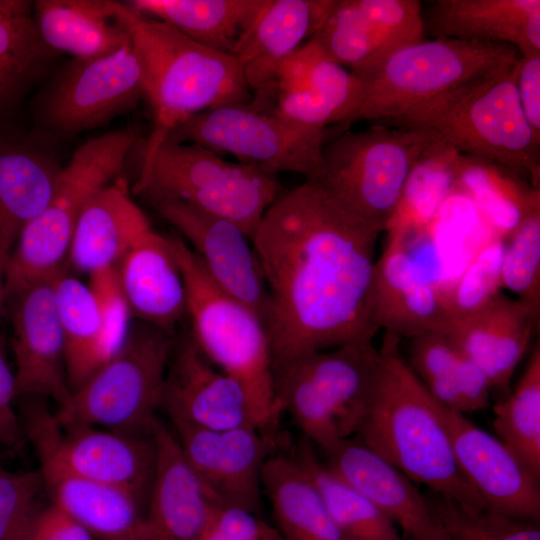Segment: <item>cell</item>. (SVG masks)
<instances>
[{"instance_id": "43", "label": "cell", "mask_w": 540, "mask_h": 540, "mask_svg": "<svg viewBox=\"0 0 540 540\" xmlns=\"http://www.w3.org/2000/svg\"><path fill=\"white\" fill-rule=\"evenodd\" d=\"M444 532L472 540H540L539 522L512 517L492 509L471 511L437 494L425 496Z\"/></svg>"}, {"instance_id": "15", "label": "cell", "mask_w": 540, "mask_h": 540, "mask_svg": "<svg viewBox=\"0 0 540 540\" xmlns=\"http://www.w3.org/2000/svg\"><path fill=\"white\" fill-rule=\"evenodd\" d=\"M418 0H335L312 39L359 78L396 51L425 40Z\"/></svg>"}, {"instance_id": "22", "label": "cell", "mask_w": 540, "mask_h": 540, "mask_svg": "<svg viewBox=\"0 0 540 540\" xmlns=\"http://www.w3.org/2000/svg\"><path fill=\"white\" fill-rule=\"evenodd\" d=\"M372 309L378 331L400 339L448 328L445 287L422 269L409 238L387 236L376 259Z\"/></svg>"}, {"instance_id": "6", "label": "cell", "mask_w": 540, "mask_h": 540, "mask_svg": "<svg viewBox=\"0 0 540 540\" xmlns=\"http://www.w3.org/2000/svg\"><path fill=\"white\" fill-rule=\"evenodd\" d=\"M186 287V317L195 344L246 391L270 431L283 413L276 399L265 324L251 308L218 288L186 244L168 236Z\"/></svg>"}, {"instance_id": "8", "label": "cell", "mask_w": 540, "mask_h": 540, "mask_svg": "<svg viewBox=\"0 0 540 540\" xmlns=\"http://www.w3.org/2000/svg\"><path fill=\"white\" fill-rule=\"evenodd\" d=\"M133 191L148 199H176L230 220L250 239L283 192L277 176L228 161L198 144L169 141L141 161Z\"/></svg>"}, {"instance_id": "48", "label": "cell", "mask_w": 540, "mask_h": 540, "mask_svg": "<svg viewBox=\"0 0 540 540\" xmlns=\"http://www.w3.org/2000/svg\"><path fill=\"white\" fill-rule=\"evenodd\" d=\"M15 377L7 361L5 338L0 335V445L11 450L22 446L25 435L13 402Z\"/></svg>"}, {"instance_id": "18", "label": "cell", "mask_w": 540, "mask_h": 540, "mask_svg": "<svg viewBox=\"0 0 540 540\" xmlns=\"http://www.w3.org/2000/svg\"><path fill=\"white\" fill-rule=\"evenodd\" d=\"M149 201L185 238L212 282L265 322L268 289L250 237L230 220L182 201L162 197Z\"/></svg>"}, {"instance_id": "32", "label": "cell", "mask_w": 540, "mask_h": 540, "mask_svg": "<svg viewBox=\"0 0 540 540\" xmlns=\"http://www.w3.org/2000/svg\"><path fill=\"white\" fill-rule=\"evenodd\" d=\"M405 358L442 406L465 414L489 405L492 391L487 378L446 330L429 331L410 338Z\"/></svg>"}, {"instance_id": "17", "label": "cell", "mask_w": 540, "mask_h": 540, "mask_svg": "<svg viewBox=\"0 0 540 540\" xmlns=\"http://www.w3.org/2000/svg\"><path fill=\"white\" fill-rule=\"evenodd\" d=\"M361 78L328 56L311 38L279 68L270 87L254 93L280 115L302 126L344 131L359 109Z\"/></svg>"}, {"instance_id": "37", "label": "cell", "mask_w": 540, "mask_h": 540, "mask_svg": "<svg viewBox=\"0 0 540 540\" xmlns=\"http://www.w3.org/2000/svg\"><path fill=\"white\" fill-rule=\"evenodd\" d=\"M53 288L72 392L106 362L101 315L89 285L68 275L65 269L55 276Z\"/></svg>"}, {"instance_id": "9", "label": "cell", "mask_w": 540, "mask_h": 540, "mask_svg": "<svg viewBox=\"0 0 540 540\" xmlns=\"http://www.w3.org/2000/svg\"><path fill=\"white\" fill-rule=\"evenodd\" d=\"M175 339L142 321L132 326L120 350L72 391L66 410L55 413L58 422L151 435Z\"/></svg>"}, {"instance_id": "53", "label": "cell", "mask_w": 540, "mask_h": 540, "mask_svg": "<svg viewBox=\"0 0 540 540\" xmlns=\"http://www.w3.org/2000/svg\"><path fill=\"white\" fill-rule=\"evenodd\" d=\"M6 301L3 274L0 273V310L3 303Z\"/></svg>"}, {"instance_id": "35", "label": "cell", "mask_w": 540, "mask_h": 540, "mask_svg": "<svg viewBox=\"0 0 540 540\" xmlns=\"http://www.w3.org/2000/svg\"><path fill=\"white\" fill-rule=\"evenodd\" d=\"M460 157L453 148L431 136L385 227L387 236L408 238L431 230L442 205L455 193Z\"/></svg>"}, {"instance_id": "2", "label": "cell", "mask_w": 540, "mask_h": 540, "mask_svg": "<svg viewBox=\"0 0 540 540\" xmlns=\"http://www.w3.org/2000/svg\"><path fill=\"white\" fill-rule=\"evenodd\" d=\"M400 342L384 332L375 389L355 436L431 493L467 510L487 509L458 467L442 405L413 372Z\"/></svg>"}, {"instance_id": "1", "label": "cell", "mask_w": 540, "mask_h": 540, "mask_svg": "<svg viewBox=\"0 0 540 540\" xmlns=\"http://www.w3.org/2000/svg\"><path fill=\"white\" fill-rule=\"evenodd\" d=\"M384 229L305 180L271 204L251 242L268 289L273 364L373 340L376 245Z\"/></svg>"}, {"instance_id": "40", "label": "cell", "mask_w": 540, "mask_h": 540, "mask_svg": "<svg viewBox=\"0 0 540 540\" xmlns=\"http://www.w3.org/2000/svg\"><path fill=\"white\" fill-rule=\"evenodd\" d=\"M492 427L505 443L540 478V345L537 342L526 368L514 387L493 407Z\"/></svg>"}, {"instance_id": "44", "label": "cell", "mask_w": 540, "mask_h": 540, "mask_svg": "<svg viewBox=\"0 0 540 540\" xmlns=\"http://www.w3.org/2000/svg\"><path fill=\"white\" fill-rule=\"evenodd\" d=\"M504 247L505 240L493 237L479 250L455 283L445 287L450 323L479 312L502 292Z\"/></svg>"}, {"instance_id": "51", "label": "cell", "mask_w": 540, "mask_h": 540, "mask_svg": "<svg viewBox=\"0 0 540 540\" xmlns=\"http://www.w3.org/2000/svg\"><path fill=\"white\" fill-rule=\"evenodd\" d=\"M28 86L0 65V135L10 123Z\"/></svg>"}, {"instance_id": "24", "label": "cell", "mask_w": 540, "mask_h": 540, "mask_svg": "<svg viewBox=\"0 0 540 540\" xmlns=\"http://www.w3.org/2000/svg\"><path fill=\"white\" fill-rule=\"evenodd\" d=\"M540 309L501 292L479 312L447 329L460 349L504 397L513 374L539 330Z\"/></svg>"}, {"instance_id": "36", "label": "cell", "mask_w": 540, "mask_h": 540, "mask_svg": "<svg viewBox=\"0 0 540 540\" xmlns=\"http://www.w3.org/2000/svg\"><path fill=\"white\" fill-rule=\"evenodd\" d=\"M263 0H130L137 12L160 20L190 39L232 54Z\"/></svg>"}, {"instance_id": "28", "label": "cell", "mask_w": 540, "mask_h": 540, "mask_svg": "<svg viewBox=\"0 0 540 540\" xmlns=\"http://www.w3.org/2000/svg\"><path fill=\"white\" fill-rule=\"evenodd\" d=\"M131 312L140 321L174 333L186 317V287L169 237L147 230L116 266Z\"/></svg>"}, {"instance_id": "38", "label": "cell", "mask_w": 540, "mask_h": 540, "mask_svg": "<svg viewBox=\"0 0 540 540\" xmlns=\"http://www.w3.org/2000/svg\"><path fill=\"white\" fill-rule=\"evenodd\" d=\"M305 469L339 530L348 540H405L361 492L335 473L302 438L291 453Z\"/></svg>"}, {"instance_id": "21", "label": "cell", "mask_w": 540, "mask_h": 540, "mask_svg": "<svg viewBox=\"0 0 540 540\" xmlns=\"http://www.w3.org/2000/svg\"><path fill=\"white\" fill-rule=\"evenodd\" d=\"M54 278L36 283L11 299V346L16 363V397L51 398L61 412L69 407L72 392L54 300Z\"/></svg>"}, {"instance_id": "34", "label": "cell", "mask_w": 540, "mask_h": 540, "mask_svg": "<svg viewBox=\"0 0 540 540\" xmlns=\"http://www.w3.org/2000/svg\"><path fill=\"white\" fill-rule=\"evenodd\" d=\"M33 13L45 44L73 58L109 54L129 39L112 17L111 0H37Z\"/></svg>"}, {"instance_id": "29", "label": "cell", "mask_w": 540, "mask_h": 540, "mask_svg": "<svg viewBox=\"0 0 540 540\" xmlns=\"http://www.w3.org/2000/svg\"><path fill=\"white\" fill-rule=\"evenodd\" d=\"M425 31L434 38L501 43L540 55V0L429 1Z\"/></svg>"}, {"instance_id": "19", "label": "cell", "mask_w": 540, "mask_h": 540, "mask_svg": "<svg viewBox=\"0 0 540 540\" xmlns=\"http://www.w3.org/2000/svg\"><path fill=\"white\" fill-rule=\"evenodd\" d=\"M160 409L171 422L214 430L254 427L270 434L245 389L202 354L189 331L175 339Z\"/></svg>"}, {"instance_id": "12", "label": "cell", "mask_w": 540, "mask_h": 540, "mask_svg": "<svg viewBox=\"0 0 540 540\" xmlns=\"http://www.w3.org/2000/svg\"><path fill=\"white\" fill-rule=\"evenodd\" d=\"M19 399L18 414L23 432L39 462L123 489L146 509L156 465L152 434H128L80 424L61 425L44 398L24 396Z\"/></svg>"}, {"instance_id": "41", "label": "cell", "mask_w": 540, "mask_h": 540, "mask_svg": "<svg viewBox=\"0 0 540 540\" xmlns=\"http://www.w3.org/2000/svg\"><path fill=\"white\" fill-rule=\"evenodd\" d=\"M56 53L43 41L33 2L0 0V65L29 86Z\"/></svg>"}, {"instance_id": "27", "label": "cell", "mask_w": 540, "mask_h": 540, "mask_svg": "<svg viewBox=\"0 0 540 540\" xmlns=\"http://www.w3.org/2000/svg\"><path fill=\"white\" fill-rule=\"evenodd\" d=\"M61 166L42 143L0 135V273L19 236L49 203Z\"/></svg>"}, {"instance_id": "30", "label": "cell", "mask_w": 540, "mask_h": 540, "mask_svg": "<svg viewBox=\"0 0 540 540\" xmlns=\"http://www.w3.org/2000/svg\"><path fill=\"white\" fill-rule=\"evenodd\" d=\"M151 228L132 198L127 179L118 176L85 204L76 223L67 261L88 275L116 267L135 242Z\"/></svg>"}, {"instance_id": "14", "label": "cell", "mask_w": 540, "mask_h": 540, "mask_svg": "<svg viewBox=\"0 0 540 540\" xmlns=\"http://www.w3.org/2000/svg\"><path fill=\"white\" fill-rule=\"evenodd\" d=\"M143 96L142 66L129 38L109 54L66 62L35 99L36 126L47 137H72L130 111Z\"/></svg>"}, {"instance_id": "3", "label": "cell", "mask_w": 540, "mask_h": 540, "mask_svg": "<svg viewBox=\"0 0 540 540\" xmlns=\"http://www.w3.org/2000/svg\"><path fill=\"white\" fill-rule=\"evenodd\" d=\"M112 17L127 32L140 59L144 97L153 114L142 161L189 117L251 100V90L232 54L200 44L126 2L112 1Z\"/></svg>"}, {"instance_id": "55", "label": "cell", "mask_w": 540, "mask_h": 540, "mask_svg": "<svg viewBox=\"0 0 540 540\" xmlns=\"http://www.w3.org/2000/svg\"><path fill=\"white\" fill-rule=\"evenodd\" d=\"M31 540V539H30Z\"/></svg>"}, {"instance_id": "31", "label": "cell", "mask_w": 540, "mask_h": 540, "mask_svg": "<svg viewBox=\"0 0 540 540\" xmlns=\"http://www.w3.org/2000/svg\"><path fill=\"white\" fill-rule=\"evenodd\" d=\"M51 502L78 520L97 540H150L145 507L129 492L39 462Z\"/></svg>"}, {"instance_id": "11", "label": "cell", "mask_w": 540, "mask_h": 540, "mask_svg": "<svg viewBox=\"0 0 540 540\" xmlns=\"http://www.w3.org/2000/svg\"><path fill=\"white\" fill-rule=\"evenodd\" d=\"M328 129H315L280 115L266 100L229 104L195 114L174 128L165 141L193 143L277 176L291 172L305 180L323 176ZM164 141V142H165ZM163 142V143H164Z\"/></svg>"}, {"instance_id": "23", "label": "cell", "mask_w": 540, "mask_h": 540, "mask_svg": "<svg viewBox=\"0 0 540 540\" xmlns=\"http://www.w3.org/2000/svg\"><path fill=\"white\" fill-rule=\"evenodd\" d=\"M324 454L325 463L361 492L409 540H449L414 482L356 436L340 441Z\"/></svg>"}, {"instance_id": "13", "label": "cell", "mask_w": 540, "mask_h": 540, "mask_svg": "<svg viewBox=\"0 0 540 540\" xmlns=\"http://www.w3.org/2000/svg\"><path fill=\"white\" fill-rule=\"evenodd\" d=\"M430 138L420 129L383 125L342 131L323 147L324 171L317 182L350 212L385 231Z\"/></svg>"}, {"instance_id": "4", "label": "cell", "mask_w": 540, "mask_h": 540, "mask_svg": "<svg viewBox=\"0 0 540 540\" xmlns=\"http://www.w3.org/2000/svg\"><path fill=\"white\" fill-rule=\"evenodd\" d=\"M514 63L426 101L395 121L427 132L461 155L505 167L540 188V137L523 114Z\"/></svg>"}, {"instance_id": "42", "label": "cell", "mask_w": 540, "mask_h": 540, "mask_svg": "<svg viewBox=\"0 0 540 540\" xmlns=\"http://www.w3.org/2000/svg\"><path fill=\"white\" fill-rule=\"evenodd\" d=\"M501 278L503 288L540 309V189L505 240Z\"/></svg>"}, {"instance_id": "50", "label": "cell", "mask_w": 540, "mask_h": 540, "mask_svg": "<svg viewBox=\"0 0 540 540\" xmlns=\"http://www.w3.org/2000/svg\"><path fill=\"white\" fill-rule=\"evenodd\" d=\"M31 540H94V538L78 520L51 502L38 512Z\"/></svg>"}, {"instance_id": "49", "label": "cell", "mask_w": 540, "mask_h": 540, "mask_svg": "<svg viewBox=\"0 0 540 540\" xmlns=\"http://www.w3.org/2000/svg\"><path fill=\"white\" fill-rule=\"evenodd\" d=\"M514 76L523 114L540 137V55L519 56L514 63Z\"/></svg>"}, {"instance_id": "45", "label": "cell", "mask_w": 540, "mask_h": 540, "mask_svg": "<svg viewBox=\"0 0 540 540\" xmlns=\"http://www.w3.org/2000/svg\"><path fill=\"white\" fill-rule=\"evenodd\" d=\"M45 491L39 470L13 472L0 463V540H30Z\"/></svg>"}, {"instance_id": "46", "label": "cell", "mask_w": 540, "mask_h": 540, "mask_svg": "<svg viewBox=\"0 0 540 540\" xmlns=\"http://www.w3.org/2000/svg\"><path fill=\"white\" fill-rule=\"evenodd\" d=\"M89 287L97 300L106 361L124 345L131 331L132 312L121 289L116 267L89 274Z\"/></svg>"}, {"instance_id": "20", "label": "cell", "mask_w": 540, "mask_h": 540, "mask_svg": "<svg viewBox=\"0 0 540 540\" xmlns=\"http://www.w3.org/2000/svg\"><path fill=\"white\" fill-rule=\"evenodd\" d=\"M458 467L488 509L540 519V486L530 468L500 439L463 413L442 406Z\"/></svg>"}, {"instance_id": "7", "label": "cell", "mask_w": 540, "mask_h": 540, "mask_svg": "<svg viewBox=\"0 0 540 540\" xmlns=\"http://www.w3.org/2000/svg\"><path fill=\"white\" fill-rule=\"evenodd\" d=\"M134 143L132 132L115 130L78 147L63 166L49 203L17 240L3 272L6 301L64 269L85 204L120 176Z\"/></svg>"}, {"instance_id": "47", "label": "cell", "mask_w": 540, "mask_h": 540, "mask_svg": "<svg viewBox=\"0 0 540 540\" xmlns=\"http://www.w3.org/2000/svg\"><path fill=\"white\" fill-rule=\"evenodd\" d=\"M209 517L231 540H286L276 526L243 508L213 503Z\"/></svg>"}, {"instance_id": "52", "label": "cell", "mask_w": 540, "mask_h": 540, "mask_svg": "<svg viewBox=\"0 0 540 540\" xmlns=\"http://www.w3.org/2000/svg\"><path fill=\"white\" fill-rule=\"evenodd\" d=\"M200 540H231V539L228 536H226L224 533H222L213 524V522L210 520V517H209L201 533Z\"/></svg>"}, {"instance_id": "39", "label": "cell", "mask_w": 540, "mask_h": 540, "mask_svg": "<svg viewBox=\"0 0 540 540\" xmlns=\"http://www.w3.org/2000/svg\"><path fill=\"white\" fill-rule=\"evenodd\" d=\"M539 189L498 164L470 156L460 157L455 192L476 205L493 237L506 240L510 236Z\"/></svg>"}, {"instance_id": "10", "label": "cell", "mask_w": 540, "mask_h": 540, "mask_svg": "<svg viewBox=\"0 0 540 540\" xmlns=\"http://www.w3.org/2000/svg\"><path fill=\"white\" fill-rule=\"evenodd\" d=\"M511 45L433 38L406 46L361 78L364 93L351 123L395 121L412 108L514 63Z\"/></svg>"}, {"instance_id": "54", "label": "cell", "mask_w": 540, "mask_h": 540, "mask_svg": "<svg viewBox=\"0 0 540 540\" xmlns=\"http://www.w3.org/2000/svg\"><path fill=\"white\" fill-rule=\"evenodd\" d=\"M446 535L449 537V540H472L464 535L458 534V533H450L445 532Z\"/></svg>"}, {"instance_id": "16", "label": "cell", "mask_w": 540, "mask_h": 540, "mask_svg": "<svg viewBox=\"0 0 540 540\" xmlns=\"http://www.w3.org/2000/svg\"><path fill=\"white\" fill-rule=\"evenodd\" d=\"M171 423L185 460L212 502L257 513L263 466L273 453L271 435L254 427L214 430Z\"/></svg>"}, {"instance_id": "33", "label": "cell", "mask_w": 540, "mask_h": 540, "mask_svg": "<svg viewBox=\"0 0 540 540\" xmlns=\"http://www.w3.org/2000/svg\"><path fill=\"white\" fill-rule=\"evenodd\" d=\"M261 486L271 504L276 527L286 540H348L332 520L313 481L291 453L268 456Z\"/></svg>"}, {"instance_id": "26", "label": "cell", "mask_w": 540, "mask_h": 540, "mask_svg": "<svg viewBox=\"0 0 540 540\" xmlns=\"http://www.w3.org/2000/svg\"><path fill=\"white\" fill-rule=\"evenodd\" d=\"M152 435L156 465L145 511L150 540H200L213 502L173 431L158 421Z\"/></svg>"}, {"instance_id": "5", "label": "cell", "mask_w": 540, "mask_h": 540, "mask_svg": "<svg viewBox=\"0 0 540 540\" xmlns=\"http://www.w3.org/2000/svg\"><path fill=\"white\" fill-rule=\"evenodd\" d=\"M379 367L373 340L304 353L273 364L276 399L303 437L326 453L357 434Z\"/></svg>"}, {"instance_id": "25", "label": "cell", "mask_w": 540, "mask_h": 540, "mask_svg": "<svg viewBox=\"0 0 540 540\" xmlns=\"http://www.w3.org/2000/svg\"><path fill=\"white\" fill-rule=\"evenodd\" d=\"M335 0H263L232 55L254 93L267 90L280 66L313 37Z\"/></svg>"}]
</instances>
